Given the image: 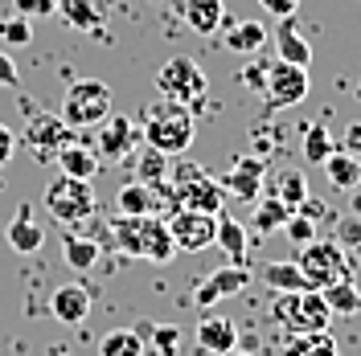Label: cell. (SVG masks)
<instances>
[{
    "label": "cell",
    "mask_w": 361,
    "mask_h": 356,
    "mask_svg": "<svg viewBox=\"0 0 361 356\" xmlns=\"http://www.w3.org/2000/svg\"><path fill=\"white\" fill-rule=\"evenodd\" d=\"M300 152H304V160H308V164H324V160L337 152V144H333V135H329L324 127H320V123H316V127H308V132H304V144H300Z\"/></svg>",
    "instance_id": "36"
},
{
    "label": "cell",
    "mask_w": 361,
    "mask_h": 356,
    "mask_svg": "<svg viewBox=\"0 0 361 356\" xmlns=\"http://www.w3.org/2000/svg\"><path fill=\"white\" fill-rule=\"evenodd\" d=\"M292 213H295L292 205H283L279 197H267L255 209V234H275V229H283Z\"/></svg>",
    "instance_id": "34"
},
{
    "label": "cell",
    "mask_w": 361,
    "mask_h": 356,
    "mask_svg": "<svg viewBox=\"0 0 361 356\" xmlns=\"http://www.w3.org/2000/svg\"><path fill=\"white\" fill-rule=\"evenodd\" d=\"M177 13H180V21L189 25L193 33H202V37H214L226 25L222 0H177Z\"/></svg>",
    "instance_id": "18"
},
{
    "label": "cell",
    "mask_w": 361,
    "mask_h": 356,
    "mask_svg": "<svg viewBox=\"0 0 361 356\" xmlns=\"http://www.w3.org/2000/svg\"><path fill=\"white\" fill-rule=\"evenodd\" d=\"M263 94H267V111H283L308 98V66H292V62H271L263 74Z\"/></svg>",
    "instance_id": "10"
},
{
    "label": "cell",
    "mask_w": 361,
    "mask_h": 356,
    "mask_svg": "<svg viewBox=\"0 0 361 356\" xmlns=\"http://www.w3.org/2000/svg\"><path fill=\"white\" fill-rule=\"evenodd\" d=\"M144 135H140V123H132L128 115H107L103 123H99V135H94V156L99 164H123V160H132L135 144H140Z\"/></svg>",
    "instance_id": "11"
},
{
    "label": "cell",
    "mask_w": 361,
    "mask_h": 356,
    "mask_svg": "<svg viewBox=\"0 0 361 356\" xmlns=\"http://www.w3.org/2000/svg\"><path fill=\"white\" fill-rule=\"evenodd\" d=\"M295 213H304V217H312V222L316 225H320V222H329V205H324V201H320V197H304V201H300V205H295Z\"/></svg>",
    "instance_id": "41"
},
{
    "label": "cell",
    "mask_w": 361,
    "mask_h": 356,
    "mask_svg": "<svg viewBox=\"0 0 361 356\" xmlns=\"http://www.w3.org/2000/svg\"><path fill=\"white\" fill-rule=\"evenodd\" d=\"M111 238H115V250L128 254V258H148V262H173L177 258V246H173V234L169 225L160 222L157 213L148 217H128V213H115L111 222Z\"/></svg>",
    "instance_id": "2"
},
{
    "label": "cell",
    "mask_w": 361,
    "mask_h": 356,
    "mask_svg": "<svg viewBox=\"0 0 361 356\" xmlns=\"http://www.w3.org/2000/svg\"><path fill=\"white\" fill-rule=\"evenodd\" d=\"M214 246H222L226 254H230V262H243L247 258V229L234 222L226 209H218V242Z\"/></svg>",
    "instance_id": "30"
},
{
    "label": "cell",
    "mask_w": 361,
    "mask_h": 356,
    "mask_svg": "<svg viewBox=\"0 0 361 356\" xmlns=\"http://www.w3.org/2000/svg\"><path fill=\"white\" fill-rule=\"evenodd\" d=\"M222 45L230 53H259L263 45H267V25L263 21H238V25H226L222 33Z\"/></svg>",
    "instance_id": "23"
},
{
    "label": "cell",
    "mask_w": 361,
    "mask_h": 356,
    "mask_svg": "<svg viewBox=\"0 0 361 356\" xmlns=\"http://www.w3.org/2000/svg\"><path fill=\"white\" fill-rule=\"evenodd\" d=\"M58 17L70 29H78V33H99L107 25V17H111V4L107 0H62L58 4Z\"/></svg>",
    "instance_id": "17"
},
{
    "label": "cell",
    "mask_w": 361,
    "mask_h": 356,
    "mask_svg": "<svg viewBox=\"0 0 361 356\" xmlns=\"http://www.w3.org/2000/svg\"><path fill=\"white\" fill-rule=\"evenodd\" d=\"M42 242H45V229L33 222V205H21L17 217L8 222V246H13L17 254H37Z\"/></svg>",
    "instance_id": "22"
},
{
    "label": "cell",
    "mask_w": 361,
    "mask_h": 356,
    "mask_svg": "<svg viewBox=\"0 0 361 356\" xmlns=\"http://www.w3.org/2000/svg\"><path fill=\"white\" fill-rule=\"evenodd\" d=\"M295 267H300L304 283L312 291H324V287H333V283L353 274L349 270V254H345V246L337 238H312L308 246H300Z\"/></svg>",
    "instance_id": "7"
},
{
    "label": "cell",
    "mask_w": 361,
    "mask_h": 356,
    "mask_svg": "<svg viewBox=\"0 0 361 356\" xmlns=\"http://www.w3.org/2000/svg\"><path fill=\"white\" fill-rule=\"evenodd\" d=\"M169 197L177 209H205V213H218L226 209V193L218 189V180L205 172L202 164H193V160H180L169 168Z\"/></svg>",
    "instance_id": "5"
},
{
    "label": "cell",
    "mask_w": 361,
    "mask_h": 356,
    "mask_svg": "<svg viewBox=\"0 0 361 356\" xmlns=\"http://www.w3.org/2000/svg\"><path fill=\"white\" fill-rule=\"evenodd\" d=\"M54 160H58V172L78 177V180H94V177H99V168H103L99 156H94V148H90V144H78V139H70Z\"/></svg>",
    "instance_id": "21"
},
{
    "label": "cell",
    "mask_w": 361,
    "mask_h": 356,
    "mask_svg": "<svg viewBox=\"0 0 361 356\" xmlns=\"http://www.w3.org/2000/svg\"><path fill=\"white\" fill-rule=\"evenodd\" d=\"M58 4H62V0H13V8H17L21 17H29V21L54 17V13H58Z\"/></svg>",
    "instance_id": "38"
},
{
    "label": "cell",
    "mask_w": 361,
    "mask_h": 356,
    "mask_svg": "<svg viewBox=\"0 0 361 356\" xmlns=\"http://www.w3.org/2000/svg\"><path fill=\"white\" fill-rule=\"evenodd\" d=\"M275 197L295 209L300 201L308 197V177H304L300 168H279V172H275Z\"/></svg>",
    "instance_id": "35"
},
{
    "label": "cell",
    "mask_w": 361,
    "mask_h": 356,
    "mask_svg": "<svg viewBox=\"0 0 361 356\" xmlns=\"http://www.w3.org/2000/svg\"><path fill=\"white\" fill-rule=\"evenodd\" d=\"M17 82H21V78H17V62H13V53L0 49V90H13Z\"/></svg>",
    "instance_id": "39"
},
{
    "label": "cell",
    "mask_w": 361,
    "mask_h": 356,
    "mask_svg": "<svg viewBox=\"0 0 361 356\" xmlns=\"http://www.w3.org/2000/svg\"><path fill=\"white\" fill-rule=\"evenodd\" d=\"M259 8H263V13H271V17L279 21V17H295L300 0H259Z\"/></svg>",
    "instance_id": "42"
},
{
    "label": "cell",
    "mask_w": 361,
    "mask_h": 356,
    "mask_svg": "<svg viewBox=\"0 0 361 356\" xmlns=\"http://www.w3.org/2000/svg\"><path fill=\"white\" fill-rule=\"evenodd\" d=\"M283 234H288L295 246H308L312 238H320V234H316V222H312V217H304V213H292L288 225H283Z\"/></svg>",
    "instance_id": "37"
},
{
    "label": "cell",
    "mask_w": 361,
    "mask_h": 356,
    "mask_svg": "<svg viewBox=\"0 0 361 356\" xmlns=\"http://www.w3.org/2000/svg\"><path fill=\"white\" fill-rule=\"evenodd\" d=\"M320 168H324V177H329V184H333V189H341V193H353V189L361 184V160L345 156L341 148H337V152H333L329 160H324Z\"/></svg>",
    "instance_id": "26"
},
{
    "label": "cell",
    "mask_w": 361,
    "mask_h": 356,
    "mask_svg": "<svg viewBox=\"0 0 361 356\" xmlns=\"http://www.w3.org/2000/svg\"><path fill=\"white\" fill-rule=\"evenodd\" d=\"M271 319L288 336H304V332H324L333 324V312H329L320 291H279L275 303H271Z\"/></svg>",
    "instance_id": "4"
},
{
    "label": "cell",
    "mask_w": 361,
    "mask_h": 356,
    "mask_svg": "<svg viewBox=\"0 0 361 356\" xmlns=\"http://www.w3.org/2000/svg\"><path fill=\"white\" fill-rule=\"evenodd\" d=\"M140 135H144L148 148H157V152H164V156H185L189 144H193V135H197L193 107L173 103V98L148 103V107L140 111Z\"/></svg>",
    "instance_id": "1"
},
{
    "label": "cell",
    "mask_w": 361,
    "mask_h": 356,
    "mask_svg": "<svg viewBox=\"0 0 361 356\" xmlns=\"http://www.w3.org/2000/svg\"><path fill=\"white\" fill-rule=\"evenodd\" d=\"M218 356H250V352H243V348H230V352H218Z\"/></svg>",
    "instance_id": "45"
},
{
    "label": "cell",
    "mask_w": 361,
    "mask_h": 356,
    "mask_svg": "<svg viewBox=\"0 0 361 356\" xmlns=\"http://www.w3.org/2000/svg\"><path fill=\"white\" fill-rule=\"evenodd\" d=\"M70 139H74V135H70V127L62 123V115H54V111L33 115V119H29V127H25V144H29V148H33L42 160L58 156Z\"/></svg>",
    "instance_id": "13"
},
{
    "label": "cell",
    "mask_w": 361,
    "mask_h": 356,
    "mask_svg": "<svg viewBox=\"0 0 361 356\" xmlns=\"http://www.w3.org/2000/svg\"><path fill=\"white\" fill-rule=\"evenodd\" d=\"M283 356H341V352H337V340H333V332L324 328V332L292 336V340H288V348H283Z\"/></svg>",
    "instance_id": "29"
},
{
    "label": "cell",
    "mask_w": 361,
    "mask_h": 356,
    "mask_svg": "<svg viewBox=\"0 0 361 356\" xmlns=\"http://www.w3.org/2000/svg\"><path fill=\"white\" fill-rule=\"evenodd\" d=\"M243 287H250V270L243 262H230V267H218L214 274H205L202 287L193 291V303L197 307H214V303H222L230 295H238Z\"/></svg>",
    "instance_id": "12"
},
{
    "label": "cell",
    "mask_w": 361,
    "mask_h": 356,
    "mask_svg": "<svg viewBox=\"0 0 361 356\" xmlns=\"http://www.w3.org/2000/svg\"><path fill=\"white\" fill-rule=\"evenodd\" d=\"M157 90L164 98H173V103H185V107H197L205 98V90H209V78H205V70L193 62V58H169L157 74Z\"/></svg>",
    "instance_id": "8"
},
{
    "label": "cell",
    "mask_w": 361,
    "mask_h": 356,
    "mask_svg": "<svg viewBox=\"0 0 361 356\" xmlns=\"http://www.w3.org/2000/svg\"><path fill=\"white\" fill-rule=\"evenodd\" d=\"M263 160L255 156H243L230 164V172H222L218 177V189H222L226 197H238V201H255L259 197V189H263Z\"/></svg>",
    "instance_id": "14"
},
{
    "label": "cell",
    "mask_w": 361,
    "mask_h": 356,
    "mask_svg": "<svg viewBox=\"0 0 361 356\" xmlns=\"http://www.w3.org/2000/svg\"><path fill=\"white\" fill-rule=\"evenodd\" d=\"M13 156H17V135H13L8 127H4V123H0V168H4V164H8Z\"/></svg>",
    "instance_id": "43"
},
{
    "label": "cell",
    "mask_w": 361,
    "mask_h": 356,
    "mask_svg": "<svg viewBox=\"0 0 361 356\" xmlns=\"http://www.w3.org/2000/svg\"><path fill=\"white\" fill-rule=\"evenodd\" d=\"M94 205H99V197H94L90 180L66 177V172L49 177V184H45V193H42V209L62 225H82L94 213Z\"/></svg>",
    "instance_id": "6"
},
{
    "label": "cell",
    "mask_w": 361,
    "mask_h": 356,
    "mask_svg": "<svg viewBox=\"0 0 361 356\" xmlns=\"http://www.w3.org/2000/svg\"><path fill=\"white\" fill-rule=\"evenodd\" d=\"M160 209V197L152 184L144 180H128L119 193H115V213H128V217H148Z\"/></svg>",
    "instance_id": "20"
},
{
    "label": "cell",
    "mask_w": 361,
    "mask_h": 356,
    "mask_svg": "<svg viewBox=\"0 0 361 356\" xmlns=\"http://www.w3.org/2000/svg\"><path fill=\"white\" fill-rule=\"evenodd\" d=\"M275 58L292 62V66H312V45L295 29V17H279V25H275Z\"/></svg>",
    "instance_id": "19"
},
{
    "label": "cell",
    "mask_w": 361,
    "mask_h": 356,
    "mask_svg": "<svg viewBox=\"0 0 361 356\" xmlns=\"http://www.w3.org/2000/svg\"><path fill=\"white\" fill-rule=\"evenodd\" d=\"M169 168H173V156H164V152H157V148L144 144V152H140V160H135V180H144V184L157 189V184H164Z\"/></svg>",
    "instance_id": "32"
},
{
    "label": "cell",
    "mask_w": 361,
    "mask_h": 356,
    "mask_svg": "<svg viewBox=\"0 0 361 356\" xmlns=\"http://www.w3.org/2000/svg\"><path fill=\"white\" fill-rule=\"evenodd\" d=\"M144 336L135 328H115V332L99 336V356H144Z\"/></svg>",
    "instance_id": "27"
},
{
    "label": "cell",
    "mask_w": 361,
    "mask_h": 356,
    "mask_svg": "<svg viewBox=\"0 0 361 356\" xmlns=\"http://www.w3.org/2000/svg\"><path fill=\"white\" fill-rule=\"evenodd\" d=\"M135 332L144 336V348H152V356H180L185 348V332L177 324H140Z\"/></svg>",
    "instance_id": "25"
},
{
    "label": "cell",
    "mask_w": 361,
    "mask_h": 356,
    "mask_svg": "<svg viewBox=\"0 0 361 356\" xmlns=\"http://www.w3.org/2000/svg\"><path fill=\"white\" fill-rule=\"evenodd\" d=\"M337 242H341V246H345V242H349V246H357V242H361V222H341Z\"/></svg>",
    "instance_id": "44"
},
{
    "label": "cell",
    "mask_w": 361,
    "mask_h": 356,
    "mask_svg": "<svg viewBox=\"0 0 361 356\" xmlns=\"http://www.w3.org/2000/svg\"><path fill=\"white\" fill-rule=\"evenodd\" d=\"M62 258H66V267L74 270V274H90L94 262H99V242L87 238V234H74V229H70L66 238H62Z\"/></svg>",
    "instance_id": "24"
},
{
    "label": "cell",
    "mask_w": 361,
    "mask_h": 356,
    "mask_svg": "<svg viewBox=\"0 0 361 356\" xmlns=\"http://www.w3.org/2000/svg\"><path fill=\"white\" fill-rule=\"evenodd\" d=\"M169 234H173V246L177 254H202L218 242V213H205V209H173L169 217Z\"/></svg>",
    "instance_id": "9"
},
{
    "label": "cell",
    "mask_w": 361,
    "mask_h": 356,
    "mask_svg": "<svg viewBox=\"0 0 361 356\" xmlns=\"http://www.w3.org/2000/svg\"><path fill=\"white\" fill-rule=\"evenodd\" d=\"M90 307H94V299H90V291L78 287V283H66V287H58L54 295H49V312H54V319H58V324H70V328L87 324Z\"/></svg>",
    "instance_id": "15"
},
{
    "label": "cell",
    "mask_w": 361,
    "mask_h": 356,
    "mask_svg": "<svg viewBox=\"0 0 361 356\" xmlns=\"http://www.w3.org/2000/svg\"><path fill=\"white\" fill-rule=\"evenodd\" d=\"M320 295H324V303H329L333 315H357L361 312V287L353 283V274L341 279V283H333V287H324Z\"/></svg>",
    "instance_id": "28"
},
{
    "label": "cell",
    "mask_w": 361,
    "mask_h": 356,
    "mask_svg": "<svg viewBox=\"0 0 361 356\" xmlns=\"http://www.w3.org/2000/svg\"><path fill=\"white\" fill-rule=\"evenodd\" d=\"M0 45H4V49H25V45H33V21L21 17L17 8L4 13V17H0Z\"/></svg>",
    "instance_id": "33"
},
{
    "label": "cell",
    "mask_w": 361,
    "mask_h": 356,
    "mask_svg": "<svg viewBox=\"0 0 361 356\" xmlns=\"http://www.w3.org/2000/svg\"><path fill=\"white\" fill-rule=\"evenodd\" d=\"M115 111V94L107 82L99 78H74L62 94V123L70 132H87V127H99L107 115Z\"/></svg>",
    "instance_id": "3"
},
{
    "label": "cell",
    "mask_w": 361,
    "mask_h": 356,
    "mask_svg": "<svg viewBox=\"0 0 361 356\" xmlns=\"http://www.w3.org/2000/svg\"><path fill=\"white\" fill-rule=\"evenodd\" d=\"M193 344L209 356L230 352V348H238V328H234L230 315H202V324L193 332Z\"/></svg>",
    "instance_id": "16"
},
{
    "label": "cell",
    "mask_w": 361,
    "mask_h": 356,
    "mask_svg": "<svg viewBox=\"0 0 361 356\" xmlns=\"http://www.w3.org/2000/svg\"><path fill=\"white\" fill-rule=\"evenodd\" d=\"M357 98H361V82H357Z\"/></svg>",
    "instance_id": "46"
},
{
    "label": "cell",
    "mask_w": 361,
    "mask_h": 356,
    "mask_svg": "<svg viewBox=\"0 0 361 356\" xmlns=\"http://www.w3.org/2000/svg\"><path fill=\"white\" fill-rule=\"evenodd\" d=\"M341 152L361 160V123H349V127H345V135H341Z\"/></svg>",
    "instance_id": "40"
},
{
    "label": "cell",
    "mask_w": 361,
    "mask_h": 356,
    "mask_svg": "<svg viewBox=\"0 0 361 356\" xmlns=\"http://www.w3.org/2000/svg\"><path fill=\"white\" fill-rule=\"evenodd\" d=\"M259 279H263L275 295H279V291H312L304 283V274H300L295 262H267V267L259 270Z\"/></svg>",
    "instance_id": "31"
}]
</instances>
